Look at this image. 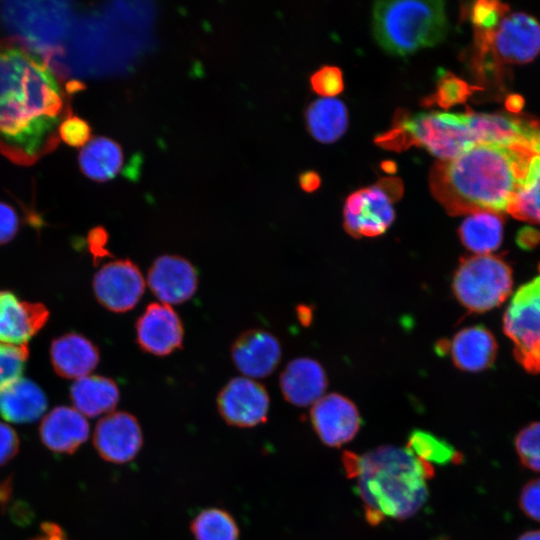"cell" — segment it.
<instances>
[{
    "mask_svg": "<svg viewBox=\"0 0 540 540\" xmlns=\"http://www.w3.org/2000/svg\"><path fill=\"white\" fill-rule=\"evenodd\" d=\"M478 89V87L469 85L451 72H443L438 78L435 93L427 97L424 104L426 106L437 104L442 108H449L464 103Z\"/></svg>",
    "mask_w": 540,
    "mask_h": 540,
    "instance_id": "4dcf8cb0",
    "label": "cell"
},
{
    "mask_svg": "<svg viewBox=\"0 0 540 540\" xmlns=\"http://www.w3.org/2000/svg\"><path fill=\"white\" fill-rule=\"evenodd\" d=\"M107 241L108 234L104 228L96 227L90 231L88 242L96 261L110 255V252L106 248Z\"/></svg>",
    "mask_w": 540,
    "mask_h": 540,
    "instance_id": "ab89813d",
    "label": "cell"
},
{
    "mask_svg": "<svg viewBox=\"0 0 540 540\" xmlns=\"http://www.w3.org/2000/svg\"><path fill=\"white\" fill-rule=\"evenodd\" d=\"M312 89L320 96L332 98L344 89L342 72L335 66H324L310 79Z\"/></svg>",
    "mask_w": 540,
    "mask_h": 540,
    "instance_id": "836d02e7",
    "label": "cell"
},
{
    "mask_svg": "<svg viewBox=\"0 0 540 540\" xmlns=\"http://www.w3.org/2000/svg\"><path fill=\"white\" fill-rule=\"evenodd\" d=\"M281 354L278 339L262 329L244 331L231 347L235 367L251 379L270 375L278 366Z\"/></svg>",
    "mask_w": 540,
    "mask_h": 540,
    "instance_id": "e0dca14e",
    "label": "cell"
},
{
    "mask_svg": "<svg viewBox=\"0 0 540 540\" xmlns=\"http://www.w3.org/2000/svg\"><path fill=\"white\" fill-rule=\"evenodd\" d=\"M19 219L12 206L0 202V245L8 243L18 231Z\"/></svg>",
    "mask_w": 540,
    "mask_h": 540,
    "instance_id": "74e56055",
    "label": "cell"
},
{
    "mask_svg": "<svg viewBox=\"0 0 540 540\" xmlns=\"http://www.w3.org/2000/svg\"><path fill=\"white\" fill-rule=\"evenodd\" d=\"M19 439L9 425L0 422V465L7 463L17 453Z\"/></svg>",
    "mask_w": 540,
    "mask_h": 540,
    "instance_id": "f35d334b",
    "label": "cell"
},
{
    "mask_svg": "<svg viewBox=\"0 0 540 540\" xmlns=\"http://www.w3.org/2000/svg\"><path fill=\"white\" fill-rule=\"evenodd\" d=\"M298 317L302 324H307V321L311 319V311L306 306H299L297 308Z\"/></svg>",
    "mask_w": 540,
    "mask_h": 540,
    "instance_id": "ee69618b",
    "label": "cell"
},
{
    "mask_svg": "<svg viewBox=\"0 0 540 540\" xmlns=\"http://www.w3.org/2000/svg\"><path fill=\"white\" fill-rule=\"evenodd\" d=\"M305 117L310 134L322 143L335 142L348 126L347 108L335 98L315 100L307 108Z\"/></svg>",
    "mask_w": 540,
    "mask_h": 540,
    "instance_id": "484cf974",
    "label": "cell"
},
{
    "mask_svg": "<svg viewBox=\"0 0 540 540\" xmlns=\"http://www.w3.org/2000/svg\"><path fill=\"white\" fill-rule=\"evenodd\" d=\"M372 28L377 43L393 55L406 56L435 46L448 32L445 2L377 1L372 11Z\"/></svg>",
    "mask_w": 540,
    "mask_h": 540,
    "instance_id": "277c9868",
    "label": "cell"
},
{
    "mask_svg": "<svg viewBox=\"0 0 540 540\" xmlns=\"http://www.w3.org/2000/svg\"><path fill=\"white\" fill-rule=\"evenodd\" d=\"M327 375L319 362L311 358L290 361L280 376V389L285 400L292 405H313L324 396Z\"/></svg>",
    "mask_w": 540,
    "mask_h": 540,
    "instance_id": "d6986e66",
    "label": "cell"
},
{
    "mask_svg": "<svg viewBox=\"0 0 540 540\" xmlns=\"http://www.w3.org/2000/svg\"><path fill=\"white\" fill-rule=\"evenodd\" d=\"M462 118L477 144L522 147L540 156V120L536 118L475 112Z\"/></svg>",
    "mask_w": 540,
    "mask_h": 540,
    "instance_id": "30bf717a",
    "label": "cell"
},
{
    "mask_svg": "<svg viewBox=\"0 0 540 540\" xmlns=\"http://www.w3.org/2000/svg\"><path fill=\"white\" fill-rule=\"evenodd\" d=\"M311 424L327 446L339 447L350 442L361 427L356 405L339 393L321 397L310 410Z\"/></svg>",
    "mask_w": 540,
    "mask_h": 540,
    "instance_id": "4fadbf2b",
    "label": "cell"
},
{
    "mask_svg": "<svg viewBox=\"0 0 540 540\" xmlns=\"http://www.w3.org/2000/svg\"><path fill=\"white\" fill-rule=\"evenodd\" d=\"M448 351L458 369L478 372L493 364L497 342L485 327L471 326L458 331L453 339L448 341Z\"/></svg>",
    "mask_w": 540,
    "mask_h": 540,
    "instance_id": "7402d4cb",
    "label": "cell"
},
{
    "mask_svg": "<svg viewBox=\"0 0 540 540\" xmlns=\"http://www.w3.org/2000/svg\"><path fill=\"white\" fill-rule=\"evenodd\" d=\"M29 540H69L64 531L54 523H44L40 533Z\"/></svg>",
    "mask_w": 540,
    "mask_h": 540,
    "instance_id": "60d3db41",
    "label": "cell"
},
{
    "mask_svg": "<svg viewBox=\"0 0 540 540\" xmlns=\"http://www.w3.org/2000/svg\"><path fill=\"white\" fill-rule=\"evenodd\" d=\"M375 141L397 151L411 145L422 146L440 161L455 159L477 144L462 114L448 112L399 116L394 127Z\"/></svg>",
    "mask_w": 540,
    "mask_h": 540,
    "instance_id": "5b68a950",
    "label": "cell"
},
{
    "mask_svg": "<svg viewBox=\"0 0 540 540\" xmlns=\"http://www.w3.org/2000/svg\"><path fill=\"white\" fill-rule=\"evenodd\" d=\"M503 329L520 365L530 373H540V275L514 294Z\"/></svg>",
    "mask_w": 540,
    "mask_h": 540,
    "instance_id": "ba28073f",
    "label": "cell"
},
{
    "mask_svg": "<svg viewBox=\"0 0 540 540\" xmlns=\"http://www.w3.org/2000/svg\"><path fill=\"white\" fill-rule=\"evenodd\" d=\"M195 540H238L239 530L234 518L220 508L201 511L191 523Z\"/></svg>",
    "mask_w": 540,
    "mask_h": 540,
    "instance_id": "f546056e",
    "label": "cell"
},
{
    "mask_svg": "<svg viewBox=\"0 0 540 540\" xmlns=\"http://www.w3.org/2000/svg\"><path fill=\"white\" fill-rule=\"evenodd\" d=\"M70 396L77 411L87 417H96L111 412L116 407L120 392L111 378L87 375L75 380Z\"/></svg>",
    "mask_w": 540,
    "mask_h": 540,
    "instance_id": "cb8c5ba5",
    "label": "cell"
},
{
    "mask_svg": "<svg viewBox=\"0 0 540 540\" xmlns=\"http://www.w3.org/2000/svg\"><path fill=\"white\" fill-rule=\"evenodd\" d=\"M506 106L510 112H519L523 106L522 97L518 95L510 96L506 101Z\"/></svg>",
    "mask_w": 540,
    "mask_h": 540,
    "instance_id": "7bdbcfd3",
    "label": "cell"
},
{
    "mask_svg": "<svg viewBox=\"0 0 540 540\" xmlns=\"http://www.w3.org/2000/svg\"><path fill=\"white\" fill-rule=\"evenodd\" d=\"M184 327L167 304L150 303L136 322V341L147 353L166 356L182 347Z\"/></svg>",
    "mask_w": 540,
    "mask_h": 540,
    "instance_id": "9a60e30c",
    "label": "cell"
},
{
    "mask_svg": "<svg viewBox=\"0 0 540 540\" xmlns=\"http://www.w3.org/2000/svg\"><path fill=\"white\" fill-rule=\"evenodd\" d=\"M97 346L85 336L67 333L53 340L50 359L55 372L67 379H79L92 372L99 362Z\"/></svg>",
    "mask_w": 540,
    "mask_h": 540,
    "instance_id": "44dd1931",
    "label": "cell"
},
{
    "mask_svg": "<svg viewBox=\"0 0 540 540\" xmlns=\"http://www.w3.org/2000/svg\"><path fill=\"white\" fill-rule=\"evenodd\" d=\"M28 354L27 345L0 343V390L21 378Z\"/></svg>",
    "mask_w": 540,
    "mask_h": 540,
    "instance_id": "1f68e13d",
    "label": "cell"
},
{
    "mask_svg": "<svg viewBox=\"0 0 540 540\" xmlns=\"http://www.w3.org/2000/svg\"><path fill=\"white\" fill-rule=\"evenodd\" d=\"M402 194L397 178H384L377 184L353 192L344 205V229L354 238L383 234L393 223V202Z\"/></svg>",
    "mask_w": 540,
    "mask_h": 540,
    "instance_id": "9c48e42d",
    "label": "cell"
},
{
    "mask_svg": "<svg viewBox=\"0 0 540 540\" xmlns=\"http://www.w3.org/2000/svg\"><path fill=\"white\" fill-rule=\"evenodd\" d=\"M92 285L97 301L115 313L133 309L145 290L141 270L130 259L104 264L94 275Z\"/></svg>",
    "mask_w": 540,
    "mask_h": 540,
    "instance_id": "8fae6325",
    "label": "cell"
},
{
    "mask_svg": "<svg viewBox=\"0 0 540 540\" xmlns=\"http://www.w3.org/2000/svg\"><path fill=\"white\" fill-rule=\"evenodd\" d=\"M512 271L490 254L465 257L455 270L452 291L468 311L482 313L499 306L511 293Z\"/></svg>",
    "mask_w": 540,
    "mask_h": 540,
    "instance_id": "8992f818",
    "label": "cell"
},
{
    "mask_svg": "<svg viewBox=\"0 0 540 540\" xmlns=\"http://www.w3.org/2000/svg\"><path fill=\"white\" fill-rule=\"evenodd\" d=\"M71 115L66 94L42 59L15 40L0 42V152L31 165L59 144Z\"/></svg>",
    "mask_w": 540,
    "mask_h": 540,
    "instance_id": "6da1fadb",
    "label": "cell"
},
{
    "mask_svg": "<svg viewBox=\"0 0 540 540\" xmlns=\"http://www.w3.org/2000/svg\"><path fill=\"white\" fill-rule=\"evenodd\" d=\"M46 409V395L29 379L20 378L0 390V415L9 422H34Z\"/></svg>",
    "mask_w": 540,
    "mask_h": 540,
    "instance_id": "603a6c76",
    "label": "cell"
},
{
    "mask_svg": "<svg viewBox=\"0 0 540 540\" xmlns=\"http://www.w3.org/2000/svg\"><path fill=\"white\" fill-rule=\"evenodd\" d=\"M320 177L316 172L307 171L300 175L299 183L301 188L306 192H312L320 186Z\"/></svg>",
    "mask_w": 540,
    "mask_h": 540,
    "instance_id": "b9f144b4",
    "label": "cell"
},
{
    "mask_svg": "<svg viewBox=\"0 0 540 540\" xmlns=\"http://www.w3.org/2000/svg\"><path fill=\"white\" fill-rule=\"evenodd\" d=\"M48 316L43 304L20 300L10 291H0V343L27 345Z\"/></svg>",
    "mask_w": 540,
    "mask_h": 540,
    "instance_id": "ac0fdd59",
    "label": "cell"
},
{
    "mask_svg": "<svg viewBox=\"0 0 540 540\" xmlns=\"http://www.w3.org/2000/svg\"><path fill=\"white\" fill-rule=\"evenodd\" d=\"M508 10L507 5L498 1L480 0L473 5L472 22L476 29L488 30L495 27Z\"/></svg>",
    "mask_w": 540,
    "mask_h": 540,
    "instance_id": "e575fe53",
    "label": "cell"
},
{
    "mask_svg": "<svg viewBox=\"0 0 540 540\" xmlns=\"http://www.w3.org/2000/svg\"><path fill=\"white\" fill-rule=\"evenodd\" d=\"M517 540H540V530L525 532Z\"/></svg>",
    "mask_w": 540,
    "mask_h": 540,
    "instance_id": "f6af8a7d",
    "label": "cell"
},
{
    "mask_svg": "<svg viewBox=\"0 0 540 540\" xmlns=\"http://www.w3.org/2000/svg\"><path fill=\"white\" fill-rule=\"evenodd\" d=\"M93 443L104 460L123 464L131 461L140 451L143 443L142 430L132 414L124 411L112 412L98 421Z\"/></svg>",
    "mask_w": 540,
    "mask_h": 540,
    "instance_id": "5bb4252c",
    "label": "cell"
},
{
    "mask_svg": "<svg viewBox=\"0 0 540 540\" xmlns=\"http://www.w3.org/2000/svg\"><path fill=\"white\" fill-rule=\"evenodd\" d=\"M217 408L227 424L254 427L267 420L269 395L266 388L254 379L235 377L220 390Z\"/></svg>",
    "mask_w": 540,
    "mask_h": 540,
    "instance_id": "7c38bea8",
    "label": "cell"
},
{
    "mask_svg": "<svg viewBox=\"0 0 540 540\" xmlns=\"http://www.w3.org/2000/svg\"><path fill=\"white\" fill-rule=\"evenodd\" d=\"M406 448L428 464L446 465L462 459V455L447 440L420 429L409 434Z\"/></svg>",
    "mask_w": 540,
    "mask_h": 540,
    "instance_id": "f1b7e54d",
    "label": "cell"
},
{
    "mask_svg": "<svg viewBox=\"0 0 540 540\" xmlns=\"http://www.w3.org/2000/svg\"><path fill=\"white\" fill-rule=\"evenodd\" d=\"M123 160L119 144L107 137L92 139L79 154L82 173L97 182L114 178L119 173Z\"/></svg>",
    "mask_w": 540,
    "mask_h": 540,
    "instance_id": "4316f807",
    "label": "cell"
},
{
    "mask_svg": "<svg viewBox=\"0 0 540 540\" xmlns=\"http://www.w3.org/2000/svg\"><path fill=\"white\" fill-rule=\"evenodd\" d=\"M89 436V424L75 408L60 406L42 420L40 437L44 445L58 453H72Z\"/></svg>",
    "mask_w": 540,
    "mask_h": 540,
    "instance_id": "ffe728a7",
    "label": "cell"
},
{
    "mask_svg": "<svg viewBox=\"0 0 540 540\" xmlns=\"http://www.w3.org/2000/svg\"><path fill=\"white\" fill-rule=\"evenodd\" d=\"M58 134L67 145L83 147L91 138V128L84 119L71 114L60 124Z\"/></svg>",
    "mask_w": 540,
    "mask_h": 540,
    "instance_id": "d590c367",
    "label": "cell"
},
{
    "mask_svg": "<svg viewBox=\"0 0 540 540\" xmlns=\"http://www.w3.org/2000/svg\"><path fill=\"white\" fill-rule=\"evenodd\" d=\"M344 467L356 480L367 519L374 524L386 517L408 519L428 498L432 466L407 448L384 445L362 455L346 453Z\"/></svg>",
    "mask_w": 540,
    "mask_h": 540,
    "instance_id": "3957f363",
    "label": "cell"
},
{
    "mask_svg": "<svg viewBox=\"0 0 540 540\" xmlns=\"http://www.w3.org/2000/svg\"><path fill=\"white\" fill-rule=\"evenodd\" d=\"M479 66L525 64L540 53V24L525 13L505 14L488 30L476 29Z\"/></svg>",
    "mask_w": 540,
    "mask_h": 540,
    "instance_id": "52a82bcc",
    "label": "cell"
},
{
    "mask_svg": "<svg viewBox=\"0 0 540 540\" xmlns=\"http://www.w3.org/2000/svg\"><path fill=\"white\" fill-rule=\"evenodd\" d=\"M535 155L522 147L476 144L455 159L434 164L431 192L451 216L507 213Z\"/></svg>",
    "mask_w": 540,
    "mask_h": 540,
    "instance_id": "7a4b0ae2",
    "label": "cell"
},
{
    "mask_svg": "<svg viewBox=\"0 0 540 540\" xmlns=\"http://www.w3.org/2000/svg\"><path fill=\"white\" fill-rule=\"evenodd\" d=\"M147 283L158 300L167 305L188 301L198 288L194 265L179 255H162L154 260L147 273Z\"/></svg>",
    "mask_w": 540,
    "mask_h": 540,
    "instance_id": "2e32d148",
    "label": "cell"
},
{
    "mask_svg": "<svg viewBox=\"0 0 540 540\" xmlns=\"http://www.w3.org/2000/svg\"><path fill=\"white\" fill-rule=\"evenodd\" d=\"M462 244L476 255L496 250L503 238L502 214L482 211L467 215L458 228Z\"/></svg>",
    "mask_w": 540,
    "mask_h": 540,
    "instance_id": "d4e9b609",
    "label": "cell"
},
{
    "mask_svg": "<svg viewBox=\"0 0 540 540\" xmlns=\"http://www.w3.org/2000/svg\"><path fill=\"white\" fill-rule=\"evenodd\" d=\"M519 504L529 518L540 522V478L528 482L523 487Z\"/></svg>",
    "mask_w": 540,
    "mask_h": 540,
    "instance_id": "8d00e7d4",
    "label": "cell"
},
{
    "mask_svg": "<svg viewBox=\"0 0 540 540\" xmlns=\"http://www.w3.org/2000/svg\"><path fill=\"white\" fill-rule=\"evenodd\" d=\"M515 449L526 468L540 472V421L520 430L515 438Z\"/></svg>",
    "mask_w": 540,
    "mask_h": 540,
    "instance_id": "d6a6232c",
    "label": "cell"
},
{
    "mask_svg": "<svg viewBox=\"0 0 540 540\" xmlns=\"http://www.w3.org/2000/svg\"><path fill=\"white\" fill-rule=\"evenodd\" d=\"M515 218L540 224V156L532 157L526 177L514 196L508 212Z\"/></svg>",
    "mask_w": 540,
    "mask_h": 540,
    "instance_id": "83f0119b",
    "label": "cell"
}]
</instances>
